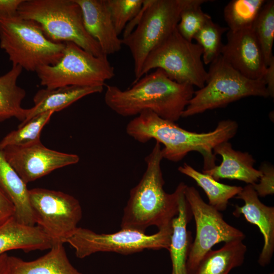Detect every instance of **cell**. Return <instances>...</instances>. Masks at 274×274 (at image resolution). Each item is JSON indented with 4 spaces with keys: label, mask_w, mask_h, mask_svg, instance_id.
<instances>
[{
    "label": "cell",
    "mask_w": 274,
    "mask_h": 274,
    "mask_svg": "<svg viewBox=\"0 0 274 274\" xmlns=\"http://www.w3.org/2000/svg\"><path fill=\"white\" fill-rule=\"evenodd\" d=\"M110 16L118 35L141 10L144 0H106Z\"/></svg>",
    "instance_id": "4dcf8cb0"
},
{
    "label": "cell",
    "mask_w": 274,
    "mask_h": 274,
    "mask_svg": "<svg viewBox=\"0 0 274 274\" xmlns=\"http://www.w3.org/2000/svg\"><path fill=\"white\" fill-rule=\"evenodd\" d=\"M202 56L201 47L184 39L176 28L148 55L140 78L152 69L160 68L179 83L202 88L208 75Z\"/></svg>",
    "instance_id": "9c48e42d"
},
{
    "label": "cell",
    "mask_w": 274,
    "mask_h": 274,
    "mask_svg": "<svg viewBox=\"0 0 274 274\" xmlns=\"http://www.w3.org/2000/svg\"><path fill=\"white\" fill-rule=\"evenodd\" d=\"M269 274H274V273H273V272H271V273H269Z\"/></svg>",
    "instance_id": "8d00e7d4"
},
{
    "label": "cell",
    "mask_w": 274,
    "mask_h": 274,
    "mask_svg": "<svg viewBox=\"0 0 274 274\" xmlns=\"http://www.w3.org/2000/svg\"><path fill=\"white\" fill-rule=\"evenodd\" d=\"M194 91L193 86L179 83L157 68L126 90L107 85L104 99L110 109L123 117L136 116L150 111L175 122L182 117Z\"/></svg>",
    "instance_id": "7a4b0ae2"
},
{
    "label": "cell",
    "mask_w": 274,
    "mask_h": 274,
    "mask_svg": "<svg viewBox=\"0 0 274 274\" xmlns=\"http://www.w3.org/2000/svg\"><path fill=\"white\" fill-rule=\"evenodd\" d=\"M207 2L208 1L197 0L181 13L176 28L179 33L189 41H192L198 31L212 19L211 16L204 13L201 8V5Z\"/></svg>",
    "instance_id": "f546056e"
},
{
    "label": "cell",
    "mask_w": 274,
    "mask_h": 274,
    "mask_svg": "<svg viewBox=\"0 0 274 274\" xmlns=\"http://www.w3.org/2000/svg\"><path fill=\"white\" fill-rule=\"evenodd\" d=\"M247 250L243 240L225 243L220 249L207 252L193 274H228L243 264Z\"/></svg>",
    "instance_id": "603a6c76"
},
{
    "label": "cell",
    "mask_w": 274,
    "mask_h": 274,
    "mask_svg": "<svg viewBox=\"0 0 274 274\" xmlns=\"http://www.w3.org/2000/svg\"><path fill=\"white\" fill-rule=\"evenodd\" d=\"M172 225L153 234L121 229L113 233H97L78 227L65 243L75 249L76 256L84 258L98 252H115L128 255L144 250H168Z\"/></svg>",
    "instance_id": "30bf717a"
},
{
    "label": "cell",
    "mask_w": 274,
    "mask_h": 274,
    "mask_svg": "<svg viewBox=\"0 0 274 274\" xmlns=\"http://www.w3.org/2000/svg\"><path fill=\"white\" fill-rule=\"evenodd\" d=\"M265 0H232L224 9V19L228 30L237 31L251 28Z\"/></svg>",
    "instance_id": "484cf974"
},
{
    "label": "cell",
    "mask_w": 274,
    "mask_h": 274,
    "mask_svg": "<svg viewBox=\"0 0 274 274\" xmlns=\"http://www.w3.org/2000/svg\"><path fill=\"white\" fill-rule=\"evenodd\" d=\"M216 156L219 155L222 160L219 165L202 170L218 181L220 179L237 180L247 184L253 185L259 180L261 173L254 167L256 161L249 153L236 151L228 141L217 145L213 149Z\"/></svg>",
    "instance_id": "e0dca14e"
},
{
    "label": "cell",
    "mask_w": 274,
    "mask_h": 274,
    "mask_svg": "<svg viewBox=\"0 0 274 274\" xmlns=\"http://www.w3.org/2000/svg\"><path fill=\"white\" fill-rule=\"evenodd\" d=\"M23 0H0V17H12L18 15L20 5Z\"/></svg>",
    "instance_id": "836d02e7"
},
{
    "label": "cell",
    "mask_w": 274,
    "mask_h": 274,
    "mask_svg": "<svg viewBox=\"0 0 274 274\" xmlns=\"http://www.w3.org/2000/svg\"><path fill=\"white\" fill-rule=\"evenodd\" d=\"M80 6L84 27L108 56L119 51L122 45L113 25L106 0H75Z\"/></svg>",
    "instance_id": "2e32d148"
},
{
    "label": "cell",
    "mask_w": 274,
    "mask_h": 274,
    "mask_svg": "<svg viewBox=\"0 0 274 274\" xmlns=\"http://www.w3.org/2000/svg\"><path fill=\"white\" fill-rule=\"evenodd\" d=\"M0 189L14 206V218L18 222L36 224L29 201V189L16 171L6 160L0 149Z\"/></svg>",
    "instance_id": "7402d4cb"
},
{
    "label": "cell",
    "mask_w": 274,
    "mask_h": 274,
    "mask_svg": "<svg viewBox=\"0 0 274 274\" xmlns=\"http://www.w3.org/2000/svg\"><path fill=\"white\" fill-rule=\"evenodd\" d=\"M252 29L260 46L265 63L267 66L274 58V1H266Z\"/></svg>",
    "instance_id": "83f0119b"
},
{
    "label": "cell",
    "mask_w": 274,
    "mask_h": 274,
    "mask_svg": "<svg viewBox=\"0 0 274 274\" xmlns=\"http://www.w3.org/2000/svg\"><path fill=\"white\" fill-rule=\"evenodd\" d=\"M228 28L209 21L195 35L193 39L202 50V59L204 64H211L221 54L224 44L222 36Z\"/></svg>",
    "instance_id": "f1b7e54d"
},
{
    "label": "cell",
    "mask_w": 274,
    "mask_h": 274,
    "mask_svg": "<svg viewBox=\"0 0 274 274\" xmlns=\"http://www.w3.org/2000/svg\"><path fill=\"white\" fill-rule=\"evenodd\" d=\"M235 197L243 200L244 205L235 206L233 215H243L248 222L259 228L263 235L264 245L258 261L265 266L270 262L274 252V207L263 203L250 184L243 188Z\"/></svg>",
    "instance_id": "9a60e30c"
},
{
    "label": "cell",
    "mask_w": 274,
    "mask_h": 274,
    "mask_svg": "<svg viewBox=\"0 0 274 274\" xmlns=\"http://www.w3.org/2000/svg\"><path fill=\"white\" fill-rule=\"evenodd\" d=\"M178 171L194 180L205 192L209 204L219 212L225 211L229 200L235 197L243 188L220 183L211 176L198 172L186 163L178 167Z\"/></svg>",
    "instance_id": "d4e9b609"
},
{
    "label": "cell",
    "mask_w": 274,
    "mask_h": 274,
    "mask_svg": "<svg viewBox=\"0 0 274 274\" xmlns=\"http://www.w3.org/2000/svg\"><path fill=\"white\" fill-rule=\"evenodd\" d=\"M54 113L53 111L45 112L20 124L17 129L8 133L0 141V149L2 150L9 146H25L41 141V131Z\"/></svg>",
    "instance_id": "4316f807"
},
{
    "label": "cell",
    "mask_w": 274,
    "mask_h": 274,
    "mask_svg": "<svg viewBox=\"0 0 274 274\" xmlns=\"http://www.w3.org/2000/svg\"><path fill=\"white\" fill-rule=\"evenodd\" d=\"M2 151L7 161L26 184L80 160L76 154L50 149L41 141L25 146H9Z\"/></svg>",
    "instance_id": "4fadbf2b"
},
{
    "label": "cell",
    "mask_w": 274,
    "mask_h": 274,
    "mask_svg": "<svg viewBox=\"0 0 274 274\" xmlns=\"http://www.w3.org/2000/svg\"><path fill=\"white\" fill-rule=\"evenodd\" d=\"M237 129L236 121L227 119L219 122L213 131L192 132L159 117L151 111H145L129 122L126 131L139 142L145 143L154 139L163 144V159L172 162L180 161L189 152L197 151L203 159V170H208L216 165L213 149L233 138Z\"/></svg>",
    "instance_id": "6da1fadb"
},
{
    "label": "cell",
    "mask_w": 274,
    "mask_h": 274,
    "mask_svg": "<svg viewBox=\"0 0 274 274\" xmlns=\"http://www.w3.org/2000/svg\"><path fill=\"white\" fill-rule=\"evenodd\" d=\"M8 255L7 253L0 255V274H7Z\"/></svg>",
    "instance_id": "d590c367"
},
{
    "label": "cell",
    "mask_w": 274,
    "mask_h": 274,
    "mask_svg": "<svg viewBox=\"0 0 274 274\" xmlns=\"http://www.w3.org/2000/svg\"><path fill=\"white\" fill-rule=\"evenodd\" d=\"M206 84L194 91L182 117L224 108L246 97H269L263 79L252 80L244 76L221 55L210 64Z\"/></svg>",
    "instance_id": "8992f818"
},
{
    "label": "cell",
    "mask_w": 274,
    "mask_h": 274,
    "mask_svg": "<svg viewBox=\"0 0 274 274\" xmlns=\"http://www.w3.org/2000/svg\"><path fill=\"white\" fill-rule=\"evenodd\" d=\"M29 197L36 224L54 244L65 243L82 217L79 200L63 192L41 188L29 189Z\"/></svg>",
    "instance_id": "7c38bea8"
},
{
    "label": "cell",
    "mask_w": 274,
    "mask_h": 274,
    "mask_svg": "<svg viewBox=\"0 0 274 274\" xmlns=\"http://www.w3.org/2000/svg\"><path fill=\"white\" fill-rule=\"evenodd\" d=\"M104 86H67L54 89L43 88L35 94L34 105L28 109L24 123L35 116L45 112L60 111L87 95L100 93Z\"/></svg>",
    "instance_id": "44dd1931"
},
{
    "label": "cell",
    "mask_w": 274,
    "mask_h": 274,
    "mask_svg": "<svg viewBox=\"0 0 274 274\" xmlns=\"http://www.w3.org/2000/svg\"><path fill=\"white\" fill-rule=\"evenodd\" d=\"M22 70L20 65H12L0 76V122L14 117L22 122L26 118L28 109L21 106L26 91L17 84Z\"/></svg>",
    "instance_id": "cb8c5ba5"
},
{
    "label": "cell",
    "mask_w": 274,
    "mask_h": 274,
    "mask_svg": "<svg viewBox=\"0 0 274 274\" xmlns=\"http://www.w3.org/2000/svg\"><path fill=\"white\" fill-rule=\"evenodd\" d=\"M185 198L196 225V235L192 242L187 260L188 274H193L204 255L215 245L241 239L245 234L226 222L220 212L206 203L198 191L186 185Z\"/></svg>",
    "instance_id": "8fae6325"
},
{
    "label": "cell",
    "mask_w": 274,
    "mask_h": 274,
    "mask_svg": "<svg viewBox=\"0 0 274 274\" xmlns=\"http://www.w3.org/2000/svg\"><path fill=\"white\" fill-rule=\"evenodd\" d=\"M13 204L0 189V225L14 217Z\"/></svg>",
    "instance_id": "d6a6232c"
},
{
    "label": "cell",
    "mask_w": 274,
    "mask_h": 274,
    "mask_svg": "<svg viewBox=\"0 0 274 274\" xmlns=\"http://www.w3.org/2000/svg\"><path fill=\"white\" fill-rule=\"evenodd\" d=\"M186 186L181 182L179 212L172 221L173 231L168 250L172 264V274H188L187 263L192 242L191 233L187 226L192 215L184 195Z\"/></svg>",
    "instance_id": "ac0fdd59"
},
{
    "label": "cell",
    "mask_w": 274,
    "mask_h": 274,
    "mask_svg": "<svg viewBox=\"0 0 274 274\" xmlns=\"http://www.w3.org/2000/svg\"><path fill=\"white\" fill-rule=\"evenodd\" d=\"M7 274H83L71 263L63 244H54L50 251L40 258L26 261L8 256Z\"/></svg>",
    "instance_id": "ffe728a7"
},
{
    "label": "cell",
    "mask_w": 274,
    "mask_h": 274,
    "mask_svg": "<svg viewBox=\"0 0 274 274\" xmlns=\"http://www.w3.org/2000/svg\"><path fill=\"white\" fill-rule=\"evenodd\" d=\"M17 13L36 22L54 42H72L95 56H107L86 31L81 9L75 0H23Z\"/></svg>",
    "instance_id": "277c9868"
},
{
    "label": "cell",
    "mask_w": 274,
    "mask_h": 274,
    "mask_svg": "<svg viewBox=\"0 0 274 274\" xmlns=\"http://www.w3.org/2000/svg\"><path fill=\"white\" fill-rule=\"evenodd\" d=\"M221 55L233 68L252 80L262 79L267 66L260 46L251 28L228 30Z\"/></svg>",
    "instance_id": "5bb4252c"
},
{
    "label": "cell",
    "mask_w": 274,
    "mask_h": 274,
    "mask_svg": "<svg viewBox=\"0 0 274 274\" xmlns=\"http://www.w3.org/2000/svg\"><path fill=\"white\" fill-rule=\"evenodd\" d=\"M41 85L54 89L67 86H104L115 76L107 56L97 57L72 42H65L62 57L54 65L36 71Z\"/></svg>",
    "instance_id": "ba28073f"
},
{
    "label": "cell",
    "mask_w": 274,
    "mask_h": 274,
    "mask_svg": "<svg viewBox=\"0 0 274 274\" xmlns=\"http://www.w3.org/2000/svg\"><path fill=\"white\" fill-rule=\"evenodd\" d=\"M64 47L65 42L50 40L33 20L18 15L0 17V47L8 54L12 65L36 72L40 66L57 63Z\"/></svg>",
    "instance_id": "5b68a950"
},
{
    "label": "cell",
    "mask_w": 274,
    "mask_h": 274,
    "mask_svg": "<svg viewBox=\"0 0 274 274\" xmlns=\"http://www.w3.org/2000/svg\"><path fill=\"white\" fill-rule=\"evenodd\" d=\"M196 1L144 0L145 9L139 23L122 39L133 60L134 81L140 79L143 65L149 53L176 28L182 11Z\"/></svg>",
    "instance_id": "52a82bcc"
},
{
    "label": "cell",
    "mask_w": 274,
    "mask_h": 274,
    "mask_svg": "<svg viewBox=\"0 0 274 274\" xmlns=\"http://www.w3.org/2000/svg\"><path fill=\"white\" fill-rule=\"evenodd\" d=\"M259 170L261 173L259 182L252 185L258 196L265 197L274 193V167L268 163H263Z\"/></svg>",
    "instance_id": "1f68e13d"
},
{
    "label": "cell",
    "mask_w": 274,
    "mask_h": 274,
    "mask_svg": "<svg viewBox=\"0 0 274 274\" xmlns=\"http://www.w3.org/2000/svg\"><path fill=\"white\" fill-rule=\"evenodd\" d=\"M54 244L39 226L21 224L14 217L0 225V255L16 249L25 252L50 249Z\"/></svg>",
    "instance_id": "d6986e66"
},
{
    "label": "cell",
    "mask_w": 274,
    "mask_h": 274,
    "mask_svg": "<svg viewBox=\"0 0 274 274\" xmlns=\"http://www.w3.org/2000/svg\"><path fill=\"white\" fill-rule=\"evenodd\" d=\"M265 83L269 97L274 96V58L267 66L262 78Z\"/></svg>",
    "instance_id": "e575fe53"
},
{
    "label": "cell",
    "mask_w": 274,
    "mask_h": 274,
    "mask_svg": "<svg viewBox=\"0 0 274 274\" xmlns=\"http://www.w3.org/2000/svg\"><path fill=\"white\" fill-rule=\"evenodd\" d=\"M160 144L157 142L145 158L146 169L138 184L132 188L124 208L121 229L146 233L151 226L158 230L172 225L179 212V195L181 183L172 193H166L161 162Z\"/></svg>",
    "instance_id": "3957f363"
}]
</instances>
